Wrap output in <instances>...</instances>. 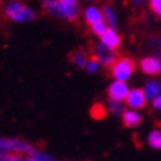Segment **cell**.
I'll return each mask as SVG.
<instances>
[{"instance_id": "1", "label": "cell", "mask_w": 161, "mask_h": 161, "mask_svg": "<svg viewBox=\"0 0 161 161\" xmlns=\"http://www.w3.org/2000/svg\"><path fill=\"white\" fill-rule=\"evenodd\" d=\"M43 9L49 15L62 21L74 22L80 16V5H67L62 0H43Z\"/></svg>"}, {"instance_id": "2", "label": "cell", "mask_w": 161, "mask_h": 161, "mask_svg": "<svg viewBox=\"0 0 161 161\" xmlns=\"http://www.w3.org/2000/svg\"><path fill=\"white\" fill-rule=\"evenodd\" d=\"M3 14L9 21L16 24H27L36 19V10L21 0H10L3 8Z\"/></svg>"}, {"instance_id": "3", "label": "cell", "mask_w": 161, "mask_h": 161, "mask_svg": "<svg viewBox=\"0 0 161 161\" xmlns=\"http://www.w3.org/2000/svg\"><path fill=\"white\" fill-rule=\"evenodd\" d=\"M34 149V145L22 137L0 136V157L5 155V154H10V152H19V154L30 155Z\"/></svg>"}, {"instance_id": "4", "label": "cell", "mask_w": 161, "mask_h": 161, "mask_svg": "<svg viewBox=\"0 0 161 161\" xmlns=\"http://www.w3.org/2000/svg\"><path fill=\"white\" fill-rule=\"evenodd\" d=\"M136 71V64L129 56H118L117 61L109 67L112 80H121V81H129L133 77Z\"/></svg>"}, {"instance_id": "5", "label": "cell", "mask_w": 161, "mask_h": 161, "mask_svg": "<svg viewBox=\"0 0 161 161\" xmlns=\"http://www.w3.org/2000/svg\"><path fill=\"white\" fill-rule=\"evenodd\" d=\"M139 68L145 75L157 77L161 74V53L147 55L139 61Z\"/></svg>"}, {"instance_id": "6", "label": "cell", "mask_w": 161, "mask_h": 161, "mask_svg": "<svg viewBox=\"0 0 161 161\" xmlns=\"http://www.w3.org/2000/svg\"><path fill=\"white\" fill-rule=\"evenodd\" d=\"M132 87L129 81H121V80H112L109 86H108V99L112 101H118V102H126L127 96L130 93Z\"/></svg>"}, {"instance_id": "7", "label": "cell", "mask_w": 161, "mask_h": 161, "mask_svg": "<svg viewBox=\"0 0 161 161\" xmlns=\"http://www.w3.org/2000/svg\"><path fill=\"white\" fill-rule=\"evenodd\" d=\"M93 56L102 64V67H108V68H109V67H111L112 64L115 62L117 58H118L117 50L108 47V46L102 44L101 42L95 46V49H93Z\"/></svg>"}, {"instance_id": "8", "label": "cell", "mask_w": 161, "mask_h": 161, "mask_svg": "<svg viewBox=\"0 0 161 161\" xmlns=\"http://www.w3.org/2000/svg\"><path fill=\"white\" fill-rule=\"evenodd\" d=\"M148 102H149V99L147 98L143 87H133L132 90H130V93H129L127 99H126L127 108L139 109V111H142L143 108L147 107Z\"/></svg>"}, {"instance_id": "9", "label": "cell", "mask_w": 161, "mask_h": 161, "mask_svg": "<svg viewBox=\"0 0 161 161\" xmlns=\"http://www.w3.org/2000/svg\"><path fill=\"white\" fill-rule=\"evenodd\" d=\"M99 42L108 47H111V49H120V46H121V34L117 31V28H114V27H108L105 31H103V34L99 37Z\"/></svg>"}, {"instance_id": "10", "label": "cell", "mask_w": 161, "mask_h": 161, "mask_svg": "<svg viewBox=\"0 0 161 161\" xmlns=\"http://www.w3.org/2000/svg\"><path fill=\"white\" fill-rule=\"evenodd\" d=\"M81 15H83V19L86 21V24H87L89 27L105 21L103 19V9L96 5H87L83 9Z\"/></svg>"}, {"instance_id": "11", "label": "cell", "mask_w": 161, "mask_h": 161, "mask_svg": "<svg viewBox=\"0 0 161 161\" xmlns=\"http://www.w3.org/2000/svg\"><path fill=\"white\" fill-rule=\"evenodd\" d=\"M121 121L123 124L129 129H136L142 124L143 117L139 109H132V108H126V111L121 114Z\"/></svg>"}, {"instance_id": "12", "label": "cell", "mask_w": 161, "mask_h": 161, "mask_svg": "<svg viewBox=\"0 0 161 161\" xmlns=\"http://www.w3.org/2000/svg\"><path fill=\"white\" fill-rule=\"evenodd\" d=\"M90 58H92V55L84 49H77L71 53V62H73L74 67H77V68L84 69L86 65H87V62L90 61Z\"/></svg>"}, {"instance_id": "13", "label": "cell", "mask_w": 161, "mask_h": 161, "mask_svg": "<svg viewBox=\"0 0 161 161\" xmlns=\"http://www.w3.org/2000/svg\"><path fill=\"white\" fill-rule=\"evenodd\" d=\"M143 90H145L147 98L151 102L152 99H155L158 95H161V81L157 77L151 78V80H148L147 83L143 84Z\"/></svg>"}, {"instance_id": "14", "label": "cell", "mask_w": 161, "mask_h": 161, "mask_svg": "<svg viewBox=\"0 0 161 161\" xmlns=\"http://www.w3.org/2000/svg\"><path fill=\"white\" fill-rule=\"evenodd\" d=\"M102 9H103V19H105V22L108 24V27L117 28L118 27V15H117V12H115V9H114L111 5H105Z\"/></svg>"}, {"instance_id": "15", "label": "cell", "mask_w": 161, "mask_h": 161, "mask_svg": "<svg viewBox=\"0 0 161 161\" xmlns=\"http://www.w3.org/2000/svg\"><path fill=\"white\" fill-rule=\"evenodd\" d=\"M147 143L148 147L157 151H161V130L160 129H152L147 135Z\"/></svg>"}, {"instance_id": "16", "label": "cell", "mask_w": 161, "mask_h": 161, "mask_svg": "<svg viewBox=\"0 0 161 161\" xmlns=\"http://www.w3.org/2000/svg\"><path fill=\"white\" fill-rule=\"evenodd\" d=\"M28 160L30 161H75V160H58L53 155H50L49 152H44L42 149H37V148L28 155Z\"/></svg>"}, {"instance_id": "17", "label": "cell", "mask_w": 161, "mask_h": 161, "mask_svg": "<svg viewBox=\"0 0 161 161\" xmlns=\"http://www.w3.org/2000/svg\"><path fill=\"white\" fill-rule=\"evenodd\" d=\"M126 102H118V101H112V99H108L107 102V111L112 115H120L121 117V114L126 111Z\"/></svg>"}, {"instance_id": "18", "label": "cell", "mask_w": 161, "mask_h": 161, "mask_svg": "<svg viewBox=\"0 0 161 161\" xmlns=\"http://www.w3.org/2000/svg\"><path fill=\"white\" fill-rule=\"evenodd\" d=\"M101 68H102V64L99 62L98 59L95 58L92 55V58H90V61L87 62V65H86V73L87 74H92V75H95V74H98L99 71H101Z\"/></svg>"}, {"instance_id": "19", "label": "cell", "mask_w": 161, "mask_h": 161, "mask_svg": "<svg viewBox=\"0 0 161 161\" xmlns=\"http://www.w3.org/2000/svg\"><path fill=\"white\" fill-rule=\"evenodd\" d=\"M0 161H30L28 155L25 154H19V152H10V154H5L0 157Z\"/></svg>"}, {"instance_id": "20", "label": "cell", "mask_w": 161, "mask_h": 161, "mask_svg": "<svg viewBox=\"0 0 161 161\" xmlns=\"http://www.w3.org/2000/svg\"><path fill=\"white\" fill-rule=\"evenodd\" d=\"M148 6L158 19H161V0H148Z\"/></svg>"}, {"instance_id": "21", "label": "cell", "mask_w": 161, "mask_h": 161, "mask_svg": "<svg viewBox=\"0 0 161 161\" xmlns=\"http://www.w3.org/2000/svg\"><path fill=\"white\" fill-rule=\"evenodd\" d=\"M108 28V24L105 22V21H102V22H98V24H95L90 27V31H92L93 36H96V37H101V36L103 34V31Z\"/></svg>"}, {"instance_id": "22", "label": "cell", "mask_w": 161, "mask_h": 161, "mask_svg": "<svg viewBox=\"0 0 161 161\" xmlns=\"http://www.w3.org/2000/svg\"><path fill=\"white\" fill-rule=\"evenodd\" d=\"M151 105H152V109H154V111L161 112V95H158L155 99H152Z\"/></svg>"}, {"instance_id": "23", "label": "cell", "mask_w": 161, "mask_h": 161, "mask_svg": "<svg viewBox=\"0 0 161 161\" xmlns=\"http://www.w3.org/2000/svg\"><path fill=\"white\" fill-rule=\"evenodd\" d=\"M149 44H151L154 49L161 52V37H151L149 39Z\"/></svg>"}, {"instance_id": "24", "label": "cell", "mask_w": 161, "mask_h": 161, "mask_svg": "<svg viewBox=\"0 0 161 161\" xmlns=\"http://www.w3.org/2000/svg\"><path fill=\"white\" fill-rule=\"evenodd\" d=\"M145 2H147V0H130V3H132L133 6H142Z\"/></svg>"}, {"instance_id": "25", "label": "cell", "mask_w": 161, "mask_h": 161, "mask_svg": "<svg viewBox=\"0 0 161 161\" xmlns=\"http://www.w3.org/2000/svg\"><path fill=\"white\" fill-rule=\"evenodd\" d=\"M84 2H96V0H84Z\"/></svg>"}]
</instances>
